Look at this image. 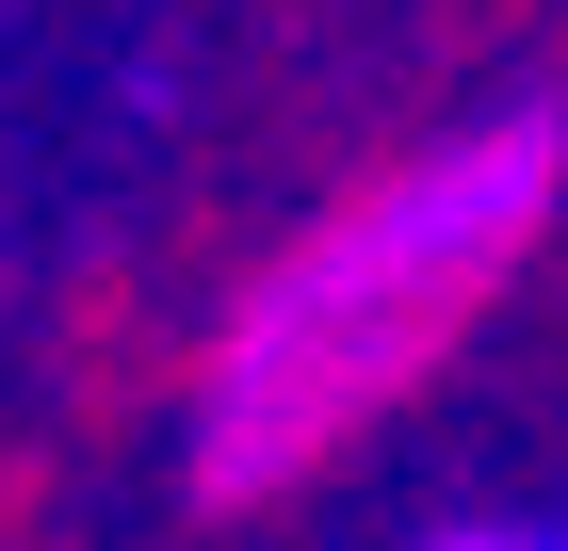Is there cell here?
Wrapping results in <instances>:
<instances>
[{"instance_id":"1","label":"cell","mask_w":568,"mask_h":551,"mask_svg":"<svg viewBox=\"0 0 568 551\" xmlns=\"http://www.w3.org/2000/svg\"><path fill=\"white\" fill-rule=\"evenodd\" d=\"M552 195H568V130L487 114L423 163L357 178L308 244H276V276L195 340V438H179L195 519H261L308 470H342L504 308V276L552 244Z\"/></svg>"},{"instance_id":"2","label":"cell","mask_w":568,"mask_h":551,"mask_svg":"<svg viewBox=\"0 0 568 551\" xmlns=\"http://www.w3.org/2000/svg\"><path fill=\"white\" fill-rule=\"evenodd\" d=\"M438 551H568V535H438Z\"/></svg>"}]
</instances>
